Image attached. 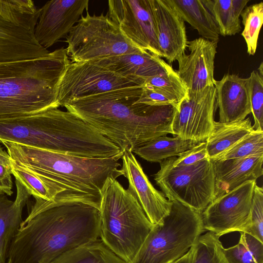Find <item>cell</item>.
I'll use <instances>...</instances> for the list:
<instances>
[{
  "label": "cell",
  "mask_w": 263,
  "mask_h": 263,
  "mask_svg": "<svg viewBox=\"0 0 263 263\" xmlns=\"http://www.w3.org/2000/svg\"><path fill=\"white\" fill-rule=\"evenodd\" d=\"M8 249V263H51L100 235L99 210L81 202L35 200Z\"/></svg>",
  "instance_id": "1"
},
{
  "label": "cell",
  "mask_w": 263,
  "mask_h": 263,
  "mask_svg": "<svg viewBox=\"0 0 263 263\" xmlns=\"http://www.w3.org/2000/svg\"><path fill=\"white\" fill-rule=\"evenodd\" d=\"M142 85L72 101L64 107L124 152L170 134L175 108L137 102Z\"/></svg>",
  "instance_id": "2"
},
{
  "label": "cell",
  "mask_w": 263,
  "mask_h": 263,
  "mask_svg": "<svg viewBox=\"0 0 263 263\" xmlns=\"http://www.w3.org/2000/svg\"><path fill=\"white\" fill-rule=\"evenodd\" d=\"M11 160L33 174L48 192V203L81 202L100 207L109 178L123 176L120 158H88L2 141Z\"/></svg>",
  "instance_id": "3"
},
{
  "label": "cell",
  "mask_w": 263,
  "mask_h": 263,
  "mask_svg": "<svg viewBox=\"0 0 263 263\" xmlns=\"http://www.w3.org/2000/svg\"><path fill=\"white\" fill-rule=\"evenodd\" d=\"M2 141L88 158H106L111 145L86 122L58 108L0 120Z\"/></svg>",
  "instance_id": "4"
},
{
  "label": "cell",
  "mask_w": 263,
  "mask_h": 263,
  "mask_svg": "<svg viewBox=\"0 0 263 263\" xmlns=\"http://www.w3.org/2000/svg\"><path fill=\"white\" fill-rule=\"evenodd\" d=\"M70 62L63 47L42 57L0 62V120L58 108L60 84Z\"/></svg>",
  "instance_id": "5"
},
{
  "label": "cell",
  "mask_w": 263,
  "mask_h": 263,
  "mask_svg": "<svg viewBox=\"0 0 263 263\" xmlns=\"http://www.w3.org/2000/svg\"><path fill=\"white\" fill-rule=\"evenodd\" d=\"M100 238L126 263H130L153 228L136 198L113 178L101 190Z\"/></svg>",
  "instance_id": "6"
},
{
  "label": "cell",
  "mask_w": 263,
  "mask_h": 263,
  "mask_svg": "<svg viewBox=\"0 0 263 263\" xmlns=\"http://www.w3.org/2000/svg\"><path fill=\"white\" fill-rule=\"evenodd\" d=\"M160 224L154 225L130 263H173L205 231L201 214L176 200Z\"/></svg>",
  "instance_id": "7"
},
{
  "label": "cell",
  "mask_w": 263,
  "mask_h": 263,
  "mask_svg": "<svg viewBox=\"0 0 263 263\" xmlns=\"http://www.w3.org/2000/svg\"><path fill=\"white\" fill-rule=\"evenodd\" d=\"M66 38L67 54L75 63L145 51L133 44L107 14L90 15L87 11Z\"/></svg>",
  "instance_id": "8"
},
{
  "label": "cell",
  "mask_w": 263,
  "mask_h": 263,
  "mask_svg": "<svg viewBox=\"0 0 263 263\" xmlns=\"http://www.w3.org/2000/svg\"><path fill=\"white\" fill-rule=\"evenodd\" d=\"M154 180L165 197L201 213L215 199V176L211 160L174 166L171 157L160 163Z\"/></svg>",
  "instance_id": "9"
},
{
  "label": "cell",
  "mask_w": 263,
  "mask_h": 263,
  "mask_svg": "<svg viewBox=\"0 0 263 263\" xmlns=\"http://www.w3.org/2000/svg\"><path fill=\"white\" fill-rule=\"evenodd\" d=\"M40 14L31 0H0V62L42 57L50 52L34 37Z\"/></svg>",
  "instance_id": "10"
},
{
  "label": "cell",
  "mask_w": 263,
  "mask_h": 263,
  "mask_svg": "<svg viewBox=\"0 0 263 263\" xmlns=\"http://www.w3.org/2000/svg\"><path fill=\"white\" fill-rule=\"evenodd\" d=\"M144 81L121 76L93 62H70L60 84L59 106L112 90L142 85Z\"/></svg>",
  "instance_id": "11"
},
{
  "label": "cell",
  "mask_w": 263,
  "mask_h": 263,
  "mask_svg": "<svg viewBox=\"0 0 263 263\" xmlns=\"http://www.w3.org/2000/svg\"><path fill=\"white\" fill-rule=\"evenodd\" d=\"M256 185V180H248L215 198L201 213L204 230L219 238L232 232H245Z\"/></svg>",
  "instance_id": "12"
},
{
  "label": "cell",
  "mask_w": 263,
  "mask_h": 263,
  "mask_svg": "<svg viewBox=\"0 0 263 263\" xmlns=\"http://www.w3.org/2000/svg\"><path fill=\"white\" fill-rule=\"evenodd\" d=\"M107 15L136 46L161 57L150 0H109Z\"/></svg>",
  "instance_id": "13"
},
{
  "label": "cell",
  "mask_w": 263,
  "mask_h": 263,
  "mask_svg": "<svg viewBox=\"0 0 263 263\" xmlns=\"http://www.w3.org/2000/svg\"><path fill=\"white\" fill-rule=\"evenodd\" d=\"M217 107L214 86L187 93L175 108L173 135L198 143L205 141L214 126Z\"/></svg>",
  "instance_id": "14"
},
{
  "label": "cell",
  "mask_w": 263,
  "mask_h": 263,
  "mask_svg": "<svg viewBox=\"0 0 263 263\" xmlns=\"http://www.w3.org/2000/svg\"><path fill=\"white\" fill-rule=\"evenodd\" d=\"M88 0H52L40 8L34 29L37 43L47 49L62 38L67 36L79 21Z\"/></svg>",
  "instance_id": "15"
},
{
  "label": "cell",
  "mask_w": 263,
  "mask_h": 263,
  "mask_svg": "<svg viewBox=\"0 0 263 263\" xmlns=\"http://www.w3.org/2000/svg\"><path fill=\"white\" fill-rule=\"evenodd\" d=\"M121 159V170L128 183L127 190L153 224L161 223L171 211L172 201L153 186L132 151H124Z\"/></svg>",
  "instance_id": "16"
},
{
  "label": "cell",
  "mask_w": 263,
  "mask_h": 263,
  "mask_svg": "<svg viewBox=\"0 0 263 263\" xmlns=\"http://www.w3.org/2000/svg\"><path fill=\"white\" fill-rule=\"evenodd\" d=\"M218 41L202 37L187 42L190 53L179 58L177 74L185 85L187 93L202 91L214 86V61Z\"/></svg>",
  "instance_id": "17"
},
{
  "label": "cell",
  "mask_w": 263,
  "mask_h": 263,
  "mask_svg": "<svg viewBox=\"0 0 263 263\" xmlns=\"http://www.w3.org/2000/svg\"><path fill=\"white\" fill-rule=\"evenodd\" d=\"M161 57L172 63L185 54L187 40L184 21L172 0H150Z\"/></svg>",
  "instance_id": "18"
},
{
  "label": "cell",
  "mask_w": 263,
  "mask_h": 263,
  "mask_svg": "<svg viewBox=\"0 0 263 263\" xmlns=\"http://www.w3.org/2000/svg\"><path fill=\"white\" fill-rule=\"evenodd\" d=\"M219 122L243 120L251 113L248 79L235 74H225L214 83Z\"/></svg>",
  "instance_id": "19"
},
{
  "label": "cell",
  "mask_w": 263,
  "mask_h": 263,
  "mask_svg": "<svg viewBox=\"0 0 263 263\" xmlns=\"http://www.w3.org/2000/svg\"><path fill=\"white\" fill-rule=\"evenodd\" d=\"M211 160L215 176V198L247 181L256 180L263 174V155Z\"/></svg>",
  "instance_id": "20"
},
{
  "label": "cell",
  "mask_w": 263,
  "mask_h": 263,
  "mask_svg": "<svg viewBox=\"0 0 263 263\" xmlns=\"http://www.w3.org/2000/svg\"><path fill=\"white\" fill-rule=\"evenodd\" d=\"M91 62L121 76L144 82L171 66L160 57L147 51L102 58Z\"/></svg>",
  "instance_id": "21"
},
{
  "label": "cell",
  "mask_w": 263,
  "mask_h": 263,
  "mask_svg": "<svg viewBox=\"0 0 263 263\" xmlns=\"http://www.w3.org/2000/svg\"><path fill=\"white\" fill-rule=\"evenodd\" d=\"M17 193L14 201L0 191V263H5L11 241L23 222L22 211L29 202L30 193L15 180Z\"/></svg>",
  "instance_id": "22"
},
{
  "label": "cell",
  "mask_w": 263,
  "mask_h": 263,
  "mask_svg": "<svg viewBox=\"0 0 263 263\" xmlns=\"http://www.w3.org/2000/svg\"><path fill=\"white\" fill-rule=\"evenodd\" d=\"M253 130L249 118L230 123L215 121L205 140L209 158L214 159L226 152Z\"/></svg>",
  "instance_id": "23"
},
{
  "label": "cell",
  "mask_w": 263,
  "mask_h": 263,
  "mask_svg": "<svg viewBox=\"0 0 263 263\" xmlns=\"http://www.w3.org/2000/svg\"><path fill=\"white\" fill-rule=\"evenodd\" d=\"M179 14L205 39L218 41L219 33L202 0H172Z\"/></svg>",
  "instance_id": "24"
},
{
  "label": "cell",
  "mask_w": 263,
  "mask_h": 263,
  "mask_svg": "<svg viewBox=\"0 0 263 263\" xmlns=\"http://www.w3.org/2000/svg\"><path fill=\"white\" fill-rule=\"evenodd\" d=\"M223 36L234 35L241 30L240 14L249 0H202Z\"/></svg>",
  "instance_id": "25"
},
{
  "label": "cell",
  "mask_w": 263,
  "mask_h": 263,
  "mask_svg": "<svg viewBox=\"0 0 263 263\" xmlns=\"http://www.w3.org/2000/svg\"><path fill=\"white\" fill-rule=\"evenodd\" d=\"M198 143L178 136H162L135 148L133 153L147 161L160 163L166 159L178 156Z\"/></svg>",
  "instance_id": "26"
},
{
  "label": "cell",
  "mask_w": 263,
  "mask_h": 263,
  "mask_svg": "<svg viewBox=\"0 0 263 263\" xmlns=\"http://www.w3.org/2000/svg\"><path fill=\"white\" fill-rule=\"evenodd\" d=\"M51 263H126L101 239L68 251Z\"/></svg>",
  "instance_id": "27"
},
{
  "label": "cell",
  "mask_w": 263,
  "mask_h": 263,
  "mask_svg": "<svg viewBox=\"0 0 263 263\" xmlns=\"http://www.w3.org/2000/svg\"><path fill=\"white\" fill-rule=\"evenodd\" d=\"M238 242L222 249L228 263H263V242L251 235L240 232Z\"/></svg>",
  "instance_id": "28"
},
{
  "label": "cell",
  "mask_w": 263,
  "mask_h": 263,
  "mask_svg": "<svg viewBox=\"0 0 263 263\" xmlns=\"http://www.w3.org/2000/svg\"><path fill=\"white\" fill-rule=\"evenodd\" d=\"M143 84L172 101L177 107L187 96L185 85L172 66L166 71L148 79Z\"/></svg>",
  "instance_id": "29"
},
{
  "label": "cell",
  "mask_w": 263,
  "mask_h": 263,
  "mask_svg": "<svg viewBox=\"0 0 263 263\" xmlns=\"http://www.w3.org/2000/svg\"><path fill=\"white\" fill-rule=\"evenodd\" d=\"M193 248L191 263H228L219 237L212 232L201 234Z\"/></svg>",
  "instance_id": "30"
},
{
  "label": "cell",
  "mask_w": 263,
  "mask_h": 263,
  "mask_svg": "<svg viewBox=\"0 0 263 263\" xmlns=\"http://www.w3.org/2000/svg\"><path fill=\"white\" fill-rule=\"evenodd\" d=\"M240 16L244 26L241 35L245 40L248 53L253 55L256 53L258 35L263 23V3L246 7Z\"/></svg>",
  "instance_id": "31"
},
{
  "label": "cell",
  "mask_w": 263,
  "mask_h": 263,
  "mask_svg": "<svg viewBox=\"0 0 263 263\" xmlns=\"http://www.w3.org/2000/svg\"><path fill=\"white\" fill-rule=\"evenodd\" d=\"M253 70L248 78L249 97L254 124L253 129L263 132V67Z\"/></svg>",
  "instance_id": "32"
},
{
  "label": "cell",
  "mask_w": 263,
  "mask_h": 263,
  "mask_svg": "<svg viewBox=\"0 0 263 263\" xmlns=\"http://www.w3.org/2000/svg\"><path fill=\"white\" fill-rule=\"evenodd\" d=\"M256 155H263V132L253 129L228 151L211 160H225Z\"/></svg>",
  "instance_id": "33"
},
{
  "label": "cell",
  "mask_w": 263,
  "mask_h": 263,
  "mask_svg": "<svg viewBox=\"0 0 263 263\" xmlns=\"http://www.w3.org/2000/svg\"><path fill=\"white\" fill-rule=\"evenodd\" d=\"M11 163L12 175L26 188L35 200H50L46 187L36 176L12 160Z\"/></svg>",
  "instance_id": "34"
},
{
  "label": "cell",
  "mask_w": 263,
  "mask_h": 263,
  "mask_svg": "<svg viewBox=\"0 0 263 263\" xmlns=\"http://www.w3.org/2000/svg\"><path fill=\"white\" fill-rule=\"evenodd\" d=\"M245 232L263 242V190L257 184L252 199L249 226Z\"/></svg>",
  "instance_id": "35"
},
{
  "label": "cell",
  "mask_w": 263,
  "mask_h": 263,
  "mask_svg": "<svg viewBox=\"0 0 263 263\" xmlns=\"http://www.w3.org/2000/svg\"><path fill=\"white\" fill-rule=\"evenodd\" d=\"M178 157H172L174 166L190 165L209 158L205 141L200 142L193 147L180 153Z\"/></svg>",
  "instance_id": "36"
},
{
  "label": "cell",
  "mask_w": 263,
  "mask_h": 263,
  "mask_svg": "<svg viewBox=\"0 0 263 263\" xmlns=\"http://www.w3.org/2000/svg\"><path fill=\"white\" fill-rule=\"evenodd\" d=\"M137 102L151 106L172 105L175 108L177 107L172 101L145 84L142 85Z\"/></svg>",
  "instance_id": "37"
},
{
  "label": "cell",
  "mask_w": 263,
  "mask_h": 263,
  "mask_svg": "<svg viewBox=\"0 0 263 263\" xmlns=\"http://www.w3.org/2000/svg\"><path fill=\"white\" fill-rule=\"evenodd\" d=\"M11 175V168L0 163V187L7 196H11L13 193Z\"/></svg>",
  "instance_id": "38"
},
{
  "label": "cell",
  "mask_w": 263,
  "mask_h": 263,
  "mask_svg": "<svg viewBox=\"0 0 263 263\" xmlns=\"http://www.w3.org/2000/svg\"><path fill=\"white\" fill-rule=\"evenodd\" d=\"M0 163L5 166L11 168L10 158L7 153L2 146L0 142Z\"/></svg>",
  "instance_id": "39"
},
{
  "label": "cell",
  "mask_w": 263,
  "mask_h": 263,
  "mask_svg": "<svg viewBox=\"0 0 263 263\" xmlns=\"http://www.w3.org/2000/svg\"><path fill=\"white\" fill-rule=\"evenodd\" d=\"M193 247L181 258L173 263H191L193 257Z\"/></svg>",
  "instance_id": "40"
},
{
  "label": "cell",
  "mask_w": 263,
  "mask_h": 263,
  "mask_svg": "<svg viewBox=\"0 0 263 263\" xmlns=\"http://www.w3.org/2000/svg\"><path fill=\"white\" fill-rule=\"evenodd\" d=\"M0 191H2L1 187H0Z\"/></svg>",
  "instance_id": "41"
},
{
  "label": "cell",
  "mask_w": 263,
  "mask_h": 263,
  "mask_svg": "<svg viewBox=\"0 0 263 263\" xmlns=\"http://www.w3.org/2000/svg\"><path fill=\"white\" fill-rule=\"evenodd\" d=\"M5 263H8V262H6Z\"/></svg>",
  "instance_id": "42"
}]
</instances>
